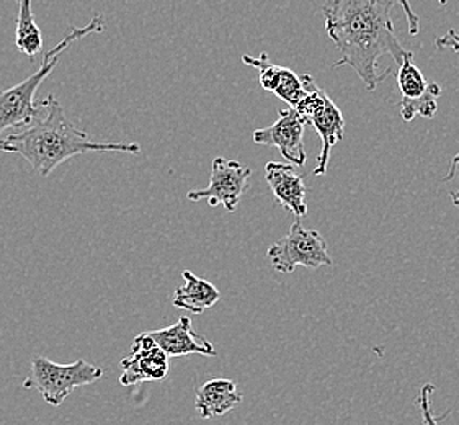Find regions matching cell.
<instances>
[{
	"label": "cell",
	"mask_w": 459,
	"mask_h": 425,
	"mask_svg": "<svg viewBox=\"0 0 459 425\" xmlns=\"http://www.w3.org/2000/svg\"><path fill=\"white\" fill-rule=\"evenodd\" d=\"M242 399L238 385L232 379H208L196 391L195 409L202 419H214L236 409Z\"/></svg>",
	"instance_id": "obj_14"
},
{
	"label": "cell",
	"mask_w": 459,
	"mask_h": 425,
	"mask_svg": "<svg viewBox=\"0 0 459 425\" xmlns=\"http://www.w3.org/2000/svg\"><path fill=\"white\" fill-rule=\"evenodd\" d=\"M394 0H327L322 7L325 31L337 47L342 65L351 67L373 92L391 71H379V59L391 56L401 65L405 49L395 35Z\"/></svg>",
	"instance_id": "obj_1"
},
{
	"label": "cell",
	"mask_w": 459,
	"mask_h": 425,
	"mask_svg": "<svg viewBox=\"0 0 459 425\" xmlns=\"http://www.w3.org/2000/svg\"><path fill=\"white\" fill-rule=\"evenodd\" d=\"M438 2H440L441 5H445L448 0H438Z\"/></svg>",
	"instance_id": "obj_21"
},
{
	"label": "cell",
	"mask_w": 459,
	"mask_h": 425,
	"mask_svg": "<svg viewBox=\"0 0 459 425\" xmlns=\"http://www.w3.org/2000/svg\"><path fill=\"white\" fill-rule=\"evenodd\" d=\"M105 371L89 361L77 360L67 365L55 363L47 357H33L25 388H35L49 406L59 407L74 389L93 385L103 378Z\"/></svg>",
	"instance_id": "obj_4"
},
{
	"label": "cell",
	"mask_w": 459,
	"mask_h": 425,
	"mask_svg": "<svg viewBox=\"0 0 459 425\" xmlns=\"http://www.w3.org/2000/svg\"><path fill=\"white\" fill-rule=\"evenodd\" d=\"M147 334L156 341L157 345L166 351L169 357H184L192 353H198L204 357L216 355L212 343L206 337L195 333L192 319L188 316H182L170 327Z\"/></svg>",
	"instance_id": "obj_13"
},
{
	"label": "cell",
	"mask_w": 459,
	"mask_h": 425,
	"mask_svg": "<svg viewBox=\"0 0 459 425\" xmlns=\"http://www.w3.org/2000/svg\"><path fill=\"white\" fill-rule=\"evenodd\" d=\"M182 277L185 280L184 287H178L174 291L172 303L175 308L194 315H202L220 301V290L208 280L196 277L190 270H184Z\"/></svg>",
	"instance_id": "obj_15"
},
{
	"label": "cell",
	"mask_w": 459,
	"mask_h": 425,
	"mask_svg": "<svg viewBox=\"0 0 459 425\" xmlns=\"http://www.w3.org/2000/svg\"><path fill=\"white\" fill-rule=\"evenodd\" d=\"M265 180L275 196L276 204L293 212L298 220L307 214L306 184L303 177L294 172L293 166L268 162L265 166Z\"/></svg>",
	"instance_id": "obj_12"
},
{
	"label": "cell",
	"mask_w": 459,
	"mask_h": 425,
	"mask_svg": "<svg viewBox=\"0 0 459 425\" xmlns=\"http://www.w3.org/2000/svg\"><path fill=\"white\" fill-rule=\"evenodd\" d=\"M39 103L47 111L43 117L38 115L30 125L0 141V151L19 154L39 176H49L56 167L85 152H141L138 143L92 141L67 120L63 105L53 95Z\"/></svg>",
	"instance_id": "obj_2"
},
{
	"label": "cell",
	"mask_w": 459,
	"mask_h": 425,
	"mask_svg": "<svg viewBox=\"0 0 459 425\" xmlns=\"http://www.w3.org/2000/svg\"><path fill=\"white\" fill-rule=\"evenodd\" d=\"M304 126L306 121L296 108L278 111V118L268 128L254 131V141L260 146L275 148L293 166L301 167L307 160L304 149Z\"/></svg>",
	"instance_id": "obj_9"
},
{
	"label": "cell",
	"mask_w": 459,
	"mask_h": 425,
	"mask_svg": "<svg viewBox=\"0 0 459 425\" xmlns=\"http://www.w3.org/2000/svg\"><path fill=\"white\" fill-rule=\"evenodd\" d=\"M433 393H435V386L432 383H425L420 388L419 398H417V406L420 409L423 425H440V421L433 414Z\"/></svg>",
	"instance_id": "obj_17"
},
{
	"label": "cell",
	"mask_w": 459,
	"mask_h": 425,
	"mask_svg": "<svg viewBox=\"0 0 459 425\" xmlns=\"http://www.w3.org/2000/svg\"><path fill=\"white\" fill-rule=\"evenodd\" d=\"M169 355L156 341L144 333L138 335L131 347V353L121 361L123 386H134L147 381H162L169 373Z\"/></svg>",
	"instance_id": "obj_10"
},
{
	"label": "cell",
	"mask_w": 459,
	"mask_h": 425,
	"mask_svg": "<svg viewBox=\"0 0 459 425\" xmlns=\"http://www.w3.org/2000/svg\"><path fill=\"white\" fill-rule=\"evenodd\" d=\"M301 79L306 95L294 108L303 117L306 125H313L316 133L321 136L322 149L313 174L324 176L327 172L332 148L343 138L345 118L331 97L314 82L313 75L303 74Z\"/></svg>",
	"instance_id": "obj_5"
},
{
	"label": "cell",
	"mask_w": 459,
	"mask_h": 425,
	"mask_svg": "<svg viewBox=\"0 0 459 425\" xmlns=\"http://www.w3.org/2000/svg\"><path fill=\"white\" fill-rule=\"evenodd\" d=\"M401 4V7L404 10L405 17H407V30L411 37H417L420 31V19L419 15L413 12L409 0H397Z\"/></svg>",
	"instance_id": "obj_18"
},
{
	"label": "cell",
	"mask_w": 459,
	"mask_h": 425,
	"mask_svg": "<svg viewBox=\"0 0 459 425\" xmlns=\"http://www.w3.org/2000/svg\"><path fill=\"white\" fill-rule=\"evenodd\" d=\"M272 267L280 273H293L296 267L319 268L332 265L327 240L321 232L306 230L299 220L291 224L285 238L276 240L266 252Z\"/></svg>",
	"instance_id": "obj_6"
},
{
	"label": "cell",
	"mask_w": 459,
	"mask_h": 425,
	"mask_svg": "<svg viewBox=\"0 0 459 425\" xmlns=\"http://www.w3.org/2000/svg\"><path fill=\"white\" fill-rule=\"evenodd\" d=\"M17 2H20V0H17Z\"/></svg>",
	"instance_id": "obj_22"
},
{
	"label": "cell",
	"mask_w": 459,
	"mask_h": 425,
	"mask_svg": "<svg viewBox=\"0 0 459 425\" xmlns=\"http://www.w3.org/2000/svg\"><path fill=\"white\" fill-rule=\"evenodd\" d=\"M19 5L15 45L23 55H38L43 48V35H41V30L35 22V17H33L31 0H20Z\"/></svg>",
	"instance_id": "obj_16"
},
{
	"label": "cell",
	"mask_w": 459,
	"mask_h": 425,
	"mask_svg": "<svg viewBox=\"0 0 459 425\" xmlns=\"http://www.w3.org/2000/svg\"><path fill=\"white\" fill-rule=\"evenodd\" d=\"M105 30V22L101 15H95L85 27L73 28L67 37L63 38L53 49L43 56V63L35 74L30 75L25 81L0 92V133L5 130H20L37 118L41 110V103L35 100V93L39 85L45 82L48 75L55 71L59 65L61 56L65 55L74 41L81 38L101 33Z\"/></svg>",
	"instance_id": "obj_3"
},
{
	"label": "cell",
	"mask_w": 459,
	"mask_h": 425,
	"mask_svg": "<svg viewBox=\"0 0 459 425\" xmlns=\"http://www.w3.org/2000/svg\"><path fill=\"white\" fill-rule=\"evenodd\" d=\"M397 85L401 91V117L404 121H413L415 117L432 120L438 111L441 87L429 82L420 69L413 63V55L405 51L403 63L397 71Z\"/></svg>",
	"instance_id": "obj_8"
},
{
	"label": "cell",
	"mask_w": 459,
	"mask_h": 425,
	"mask_svg": "<svg viewBox=\"0 0 459 425\" xmlns=\"http://www.w3.org/2000/svg\"><path fill=\"white\" fill-rule=\"evenodd\" d=\"M435 47L438 49H451L459 55V31L458 30H448L443 37L435 39Z\"/></svg>",
	"instance_id": "obj_19"
},
{
	"label": "cell",
	"mask_w": 459,
	"mask_h": 425,
	"mask_svg": "<svg viewBox=\"0 0 459 425\" xmlns=\"http://www.w3.org/2000/svg\"><path fill=\"white\" fill-rule=\"evenodd\" d=\"M242 61L257 69L258 81L266 92L273 93L293 108L303 100L306 91L301 75L283 65H273L266 53H262L258 57L244 55Z\"/></svg>",
	"instance_id": "obj_11"
},
{
	"label": "cell",
	"mask_w": 459,
	"mask_h": 425,
	"mask_svg": "<svg viewBox=\"0 0 459 425\" xmlns=\"http://www.w3.org/2000/svg\"><path fill=\"white\" fill-rule=\"evenodd\" d=\"M252 170L242 166L238 160H230L226 158H214L212 164V176L210 184L203 190L188 192V200L200 202L206 200L212 206L222 204L228 212L238 210L242 195L248 188V177Z\"/></svg>",
	"instance_id": "obj_7"
},
{
	"label": "cell",
	"mask_w": 459,
	"mask_h": 425,
	"mask_svg": "<svg viewBox=\"0 0 459 425\" xmlns=\"http://www.w3.org/2000/svg\"><path fill=\"white\" fill-rule=\"evenodd\" d=\"M459 176V154H456L455 158L451 159L450 169H448V174L445 177V184H448L451 182L455 177ZM451 204H455V206H458L459 208V188L458 190H455V192H451Z\"/></svg>",
	"instance_id": "obj_20"
}]
</instances>
